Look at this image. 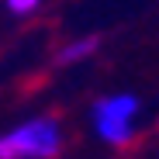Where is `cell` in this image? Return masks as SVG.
<instances>
[{
    "mask_svg": "<svg viewBox=\"0 0 159 159\" xmlns=\"http://www.w3.org/2000/svg\"><path fill=\"white\" fill-rule=\"evenodd\" d=\"M97 48H100V38H97V35H83V38H76V42H69V45H62V48L56 52V66H73V62H80V59L93 56Z\"/></svg>",
    "mask_w": 159,
    "mask_h": 159,
    "instance_id": "3",
    "label": "cell"
},
{
    "mask_svg": "<svg viewBox=\"0 0 159 159\" xmlns=\"http://www.w3.org/2000/svg\"><path fill=\"white\" fill-rule=\"evenodd\" d=\"M4 4H7V11H11V14L28 17V14H35V11L42 7V0H4Z\"/></svg>",
    "mask_w": 159,
    "mask_h": 159,
    "instance_id": "4",
    "label": "cell"
},
{
    "mask_svg": "<svg viewBox=\"0 0 159 159\" xmlns=\"http://www.w3.org/2000/svg\"><path fill=\"white\" fill-rule=\"evenodd\" d=\"M62 152V125L59 118H31L7 135H0V159H56Z\"/></svg>",
    "mask_w": 159,
    "mask_h": 159,
    "instance_id": "1",
    "label": "cell"
},
{
    "mask_svg": "<svg viewBox=\"0 0 159 159\" xmlns=\"http://www.w3.org/2000/svg\"><path fill=\"white\" fill-rule=\"evenodd\" d=\"M139 97L131 93H111V97H100L93 104V128L104 142L111 145H128L135 139V114H139Z\"/></svg>",
    "mask_w": 159,
    "mask_h": 159,
    "instance_id": "2",
    "label": "cell"
}]
</instances>
